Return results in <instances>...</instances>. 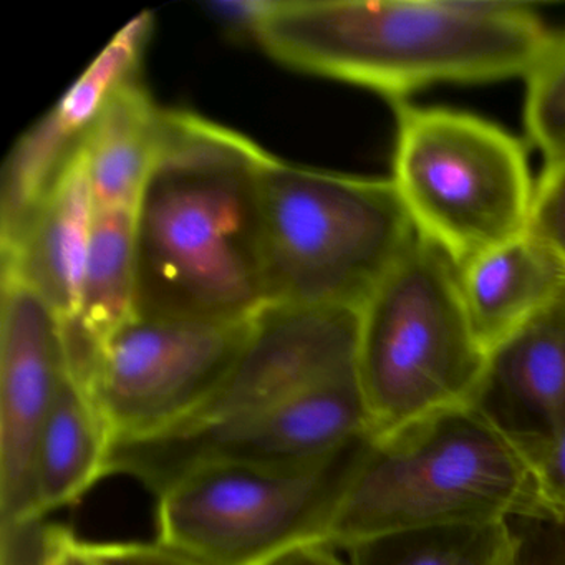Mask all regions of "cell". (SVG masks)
<instances>
[{
  "mask_svg": "<svg viewBox=\"0 0 565 565\" xmlns=\"http://www.w3.org/2000/svg\"><path fill=\"white\" fill-rule=\"evenodd\" d=\"M472 406L527 458L565 428V292L489 350Z\"/></svg>",
  "mask_w": 565,
  "mask_h": 565,
  "instance_id": "cell-13",
  "label": "cell"
},
{
  "mask_svg": "<svg viewBox=\"0 0 565 565\" xmlns=\"http://www.w3.org/2000/svg\"><path fill=\"white\" fill-rule=\"evenodd\" d=\"M153 31L150 12L121 29L58 104L12 150L2 171L0 239L12 246L111 95L137 77Z\"/></svg>",
  "mask_w": 565,
  "mask_h": 565,
  "instance_id": "cell-12",
  "label": "cell"
},
{
  "mask_svg": "<svg viewBox=\"0 0 565 565\" xmlns=\"http://www.w3.org/2000/svg\"><path fill=\"white\" fill-rule=\"evenodd\" d=\"M267 0H223L210 4L214 18L237 35L256 39L257 29L266 12Z\"/></svg>",
  "mask_w": 565,
  "mask_h": 565,
  "instance_id": "cell-26",
  "label": "cell"
},
{
  "mask_svg": "<svg viewBox=\"0 0 565 565\" xmlns=\"http://www.w3.org/2000/svg\"><path fill=\"white\" fill-rule=\"evenodd\" d=\"M396 107L392 183L419 237L459 266L525 234L535 184L518 138L465 111Z\"/></svg>",
  "mask_w": 565,
  "mask_h": 565,
  "instance_id": "cell-6",
  "label": "cell"
},
{
  "mask_svg": "<svg viewBox=\"0 0 565 565\" xmlns=\"http://www.w3.org/2000/svg\"><path fill=\"white\" fill-rule=\"evenodd\" d=\"M68 373L64 319L14 273L0 303V527L31 518L35 451Z\"/></svg>",
  "mask_w": 565,
  "mask_h": 565,
  "instance_id": "cell-11",
  "label": "cell"
},
{
  "mask_svg": "<svg viewBox=\"0 0 565 565\" xmlns=\"http://www.w3.org/2000/svg\"><path fill=\"white\" fill-rule=\"evenodd\" d=\"M137 313V217L130 207L95 211L81 306L68 329L97 345Z\"/></svg>",
  "mask_w": 565,
  "mask_h": 565,
  "instance_id": "cell-18",
  "label": "cell"
},
{
  "mask_svg": "<svg viewBox=\"0 0 565 565\" xmlns=\"http://www.w3.org/2000/svg\"><path fill=\"white\" fill-rule=\"evenodd\" d=\"M551 39L527 6L448 0H267L256 34L280 64L390 98L525 77Z\"/></svg>",
  "mask_w": 565,
  "mask_h": 565,
  "instance_id": "cell-2",
  "label": "cell"
},
{
  "mask_svg": "<svg viewBox=\"0 0 565 565\" xmlns=\"http://www.w3.org/2000/svg\"><path fill=\"white\" fill-rule=\"evenodd\" d=\"M163 115L138 75L125 82L102 108L84 138L97 210H137L160 148Z\"/></svg>",
  "mask_w": 565,
  "mask_h": 565,
  "instance_id": "cell-17",
  "label": "cell"
},
{
  "mask_svg": "<svg viewBox=\"0 0 565 565\" xmlns=\"http://www.w3.org/2000/svg\"><path fill=\"white\" fill-rule=\"evenodd\" d=\"M529 461L547 504L565 515V428Z\"/></svg>",
  "mask_w": 565,
  "mask_h": 565,
  "instance_id": "cell-25",
  "label": "cell"
},
{
  "mask_svg": "<svg viewBox=\"0 0 565 565\" xmlns=\"http://www.w3.org/2000/svg\"><path fill=\"white\" fill-rule=\"evenodd\" d=\"M269 565H349L337 548L327 544H309L287 552Z\"/></svg>",
  "mask_w": 565,
  "mask_h": 565,
  "instance_id": "cell-27",
  "label": "cell"
},
{
  "mask_svg": "<svg viewBox=\"0 0 565 565\" xmlns=\"http://www.w3.org/2000/svg\"><path fill=\"white\" fill-rule=\"evenodd\" d=\"M511 522L398 532L345 548L349 565H509Z\"/></svg>",
  "mask_w": 565,
  "mask_h": 565,
  "instance_id": "cell-19",
  "label": "cell"
},
{
  "mask_svg": "<svg viewBox=\"0 0 565 565\" xmlns=\"http://www.w3.org/2000/svg\"><path fill=\"white\" fill-rule=\"evenodd\" d=\"M78 548L92 565H201L158 542H81Z\"/></svg>",
  "mask_w": 565,
  "mask_h": 565,
  "instance_id": "cell-24",
  "label": "cell"
},
{
  "mask_svg": "<svg viewBox=\"0 0 565 565\" xmlns=\"http://www.w3.org/2000/svg\"><path fill=\"white\" fill-rule=\"evenodd\" d=\"M366 438H372V429L353 366L224 435L194 441L148 438L117 443L108 472L135 479L157 499L174 481L203 466L307 465Z\"/></svg>",
  "mask_w": 565,
  "mask_h": 565,
  "instance_id": "cell-9",
  "label": "cell"
},
{
  "mask_svg": "<svg viewBox=\"0 0 565 565\" xmlns=\"http://www.w3.org/2000/svg\"><path fill=\"white\" fill-rule=\"evenodd\" d=\"M547 514L558 512L525 452L469 405L372 439L323 544L345 551L398 532Z\"/></svg>",
  "mask_w": 565,
  "mask_h": 565,
  "instance_id": "cell-3",
  "label": "cell"
},
{
  "mask_svg": "<svg viewBox=\"0 0 565 565\" xmlns=\"http://www.w3.org/2000/svg\"><path fill=\"white\" fill-rule=\"evenodd\" d=\"M65 565H92L90 562L87 561V557L82 554L81 548H78L77 539H75L74 544H72Z\"/></svg>",
  "mask_w": 565,
  "mask_h": 565,
  "instance_id": "cell-28",
  "label": "cell"
},
{
  "mask_svg": "<svg viewBox=\"0 0 565 565\" xmlns=\"http://www.w3.org/2000/svg\"><path fill=\"white\" fill-rule=\"evenodd\" d=\"M486 360L458 266L416 236L359 309L356 372L372 438L472 405Z\"/></svg>",
  "mask_w": 565,
  "mask_h": 565,
  "instance_id": "cell-5",
  "label": "cell"
},
{
  "mask_svg": "<svg viewBox=\"0 0 565 565\" xmlns=\"http://www.w3.org/2000/svg\"><path fill=\"white\" fill-rule=\"evenodd\" d=\"M95 201L84 141L68 157L12 246L2 247V270L38 290L64 320L81 306L94 230Z\"/></svg>",
  "mask_w": 565,
  "mask_h": 565,
  "instance_id": "cell-14",
  "label": "cell"
},
{
  "mask_svg": "<svg viewBox=\"0 0 565 565\" xmlns=\"http://www.w3.org/2000/svg\"><path fill=\"white\" fill-rule=\"evenodd\" d=\"M524 118L545 160L565 157V32L552 35L527 75Z\"/></svg>",
  "mask_w": 565,
  "mask_h": 565,
  "instance_id": "cell-20",
  "label": "cell"
},
{
  "mask_svg": "<svg viewBox=\"0 0 565 565\" xmlns=\"http://www.w3.org/2000/svg\"><path fill=\"white\" fill-rule=\"evenodd\" d=\"M267 154L223 125L164 110L160 148L135 210V316L239 322L267 307Z\"/></svg>",
  "mask_w": 565,
  "mask_h": 565,
  "instance_id": "cell-1",
  "label": "cell"
},
{
  "mask_svg": "<svg viewBox=\"0 0 565 565\" xmlns=\"http://www.w3.org/2000/svg\"><path fill=\"white\" fill-rule=\"evenodd\" d=\"M356 335L355 309L264 307L213 395L177 428L153 438H213L263 418L309 386L356 366Z\"/></svg>",
  "mask_w": 565,
  "mask_h": 565,
  "instance_id": "cell-10",
  "label": "cell"
},
{
  "mask_svg": "<svg viewBox=\"0 0 565 565\" xmlns=\"http://www.w3.org/2000/svg\"><path fill=\"white\" fill-rule=\"evenodd\" d=\"M514 548L509 565H565V515L512 519Z\"/></svg>",
  "mask_w": 565,
  "mask_h": 565,
  "instance_id": "cell-23",
  "label": "cell"
},
{
  "mask_svg": "<svg viewBox=\"0 0 565 565\" xmlns=\"http://www.w3.org/2000/svg\"><path fill=\"white\" fill-rule=\"evenodd\" d=\"M466 312L491 350L565 292V266L527 233L458 266Z\"/></svg>",
  "mask_w": 565,
  "mask_h": 565,
  "instance_id": "cell-15",
  "label": "cell"
},
{
  "mask_svg": "<svg viewBox=\"0 0 565 565\" xmlns=\"http://www.w3.org/2000/svg\"><path fill=\"white\" fill-rule=\"evenodd\" d=\"M373 438L299 466L211 465L157 498V541L201 565H269L323 544L356 462Z\"/></svg>",
  "mask_w": 565,
  "mask_h": 565,
  "instance_id": "cell-7",
  "label": "cell"
},
{
  "mask_svg": "<svg viewBox=\"0 0 565 565\" xmlns=\"http://www.w3.org/2000/svg\"><path fill=\"white\" fill-rule=\"evenodd\" d=\"M114 448L107 418L68 370L39 438L29 521L81 501L108 476Z\"/></svg>",
  "mask_w": 565,
  "mask_h": 565,
  "instance_id": "cell-16",
  "label": "cell"
},
{
  "mask_svg": "<svg viewBox=\"0 0 565 565\" xmlns=\"http://www.w3.org/2000/svg\"><path fill=\"white\" fill-rule=\"evenodd\" d=\"M75 537L47 519L0 527V565H65Z\"/></svg>",
  "mask_w": 565,
  "mask_h": 565,
  "instance_id": "cell-21",
  "label": "cell"
},
{
  "mask_svg": "<svg viewBox=\"0 0 565 565\" xmlns=\"http://www.w3.org/2000/svg\"><path fill=\"white\" fill-rule=\"evenodd\" d=\"M416 236L392 180L327 173L267 154V306L359 310Z\"/></svg>",
  "mask_w": 565,
  "mask_h": 565,
  "instance_id": "cell-4",
  "label": "cell"
},
{
  "mask_svg": "<svg viewBox=\"0 0 565 565\" xmlns=\"http://www.w3.org/2000/svg\"><path fill=\"white\" fill-rule=\"evenodd\" d=\"M525 233L565 266V157L545 164L535 184Z\"/></svg>",
  "mask_w": 565,
  "mask_h": 565,
  "instance_id": "cell-22",
  "label": "cell"
},
{
  "mask_svg": "<svg viewBox=\"0 0 565 565\" xmlns=\"http://www.w3.org/2000/svg\"><path fill=\"white\" fill-rule=\"evenodd\" d=\"M253 319L134 316L97 345L65 333L68 370L120 441L153 438L190 418L226 379Z\"/></svg>",
  "mask_w": 565,
  "mask_h": 565,
  "instance_id": "cell-8",
  "label": "cell"
}]
</instances>
